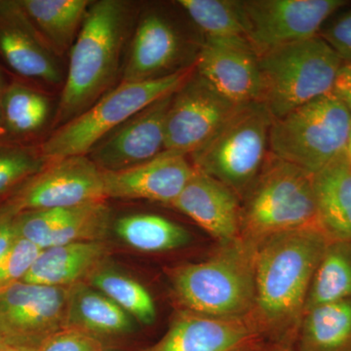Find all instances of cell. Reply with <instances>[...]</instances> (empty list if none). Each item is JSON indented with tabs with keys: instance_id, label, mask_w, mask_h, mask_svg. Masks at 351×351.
<instances>
[{
	"instance_id": "1",
	"label": "cell",
	"mask_w": 351,
	"mask_h": 351,
	"mask_svg": "<svg viewBox=\"0 0 351 351\" xmlns=\"http://www.w3.org/2000/svg\"><path fill=\"white\" fill-rule=\"evenodd\" d=\"M329 239L319 226L274 235L256 247L255 307L250 317L278 346L295 339L315 270Z\"/></svg>"
},
{
	"instance_id": "2",
	"label": "cell",
	"mask_w": 351,
	"mask_h": 351,
	"mask_svg": "<svg viewBox=\"0 0 351 351\" xmlns=\"http://www.w3.org/2000/svg\"><path fill=\"white\" fill-rule=\"evenodd\" d=\"M133 8L123 0L92 2L69 55L53 126L64 125L110 91L130 32Z\"/></svg>"
},
{
	"instance_id": "3",
	"label": "cell",
	"mask_w": 351,
	"mask_h": 351,
	"mask_svg": "<svg viewBox=\"0 0 351 351\" xmlns=\"http://www.w3.org/2000/svg\"><path fill=\"white\" fill-rule=\"evenodd\" d=\"M255 254L256 246L239 239L204 262L178 267L172 274L178 300L193 313L249 317L255 307Z\"/></svg>"
},
{
	"instance_id": "4",
	"label": "cell",
	"mask_w": 351,
	"mask_h": 351,
	"mask_svg": "<svg viewBox=\"0 0 351 351\" xmlns=\"http://www.w3.org/2000/svg\"><path fill=\"white\" fill-rule=\"evenodd\" d=\"M313 226V175L270 154L242 199L240 239L257 247L274 235Z\"/></svg>"
},
{
	"instance_id": "5",
	"label": "cell",
	"mask_w": 351,
	"mask_h": 351,
	"mask_svg": "<svg viewBox=\"0 0 351 351\" xmlns=\"http://www.w3.org/2000/svg\"><path fill=\"white\" fill-rule=\"evenodd\" d=\"M262 103L274 119L332 91L343 62L320 36L258 55Z\"/></svg>"
},
{
	"instance_id": "6",
	"label": "cell",
	"mask_w": 351,
	"mask_h": 351,
	"mask_svg": "<svg viewBox=\"0 0 351 351\" xmlns=\"http://www.w3.org/2000/svg\"><path fill=\"white\" fill-rule=\"evenodd\" d=\"M195 64L149 82H121L80 117L55 129L39 145L47 161L87 156L99 142L136 113L175 93L195 73Z\"/></svg>"
},
{
	"instance_id": "7",
	"label": "cell",
	"mask_w": 351,
	"mask_h": 351,
	"mask_svg": "<svg viewBox=\"0 0 351 351\" xmlns=\"http://www.w3.org/2000/svg\"><path fill=\"white\" fill-rule=\"evenodd\" d=\"M274 117L262 101L240 105L209 141L191 154L193 167L243 199L270 154Z\"/></svg>"
},
{
	"instance_id": "8",
	"label": "cell",
	"mask_w": 351,
	"mask_h": 351,
	"mask_svg": "<svg viewBox=\"0 0 351 351\" xmlns=\"http://www.w3.org/2000/svg\"><path fill=\"white\" fill-rule=\"evenodd\" d=\"M350 130L351 112L331 91L274 119L269 152L314 175L346 152Z\"/></svg>"
},
{
	"instance_id": "9",
	"label": "cell",
	"mask_w": 351,
	"mask_h": 351,
	"mask_svg": "<svg viewBox=\"0 0 351 351\" xmlns=\"http://www.w3.org/2000/svg\"><path fill=\"white\" fill-rule=\"evenodd\" d=\"M71 287L19 282L0 291V334L7 346L38 350L66 328Z\"/></svg>"
},
{
	"instance_id": "10",
	"label": "cell",
	"mask_w": 351,
	"mask_h": 351,
	"mask_svg": "<svg viewBox=\"0 0 351 351\" xmlns=\"http://www.w3.org/2000/svg\"><path fill=\"white\" fill-rule=\"evenodd\" d=\"M345 0H245L246 38L257 55L319 36L322 25Z\"/></svg>"
},
{
	"instance_id": "11",
	"label": "cell",
	"mask_w": 351,
	"mask_h": 351,
	"mask_svg": "<svg viewBox=\"0 0 351 351\" xmlns=\"http://www.w3.org/2000/svg\"><path fill=\"white\" fill-rule=\"evenodd\" d=\"M106 199L103 172L89 156H76L49 161L4 204L19 214Z\"/></svg>"
},
{
	"instance_id": "12",
	"label": "cell",
	"mask_w": 351,
	"mask_h": 351,
	"mask_svg": "<svg viewBox=\"0 0 351 351\" xmlns=\"http://www.w3.org/2000/svg\"><path fill=\"white\" fill-rule=\"evenodd\" d=\"M240 105L195 73L173 94L165 123V151L191 154L206 144Z\"/></svg>"
},
{
	"instance_id": "13",
	"label": "cell",
	"mask_w": 351,
	"mask_h": 351,
	"mask_svg": "<svg viewBox=\"0 0 351 351\" xmlns=\"http://www.w3.org/2000/svg\"><path fill=\"white\" fill-rule=\"evenodd\" d=\"M173 94L154 101L101 138L87 154L97 167L103 172L128 170L165 151L166 117Z\"/></svg>"
},
{
	"instance_id": "14",
	"label": "cell",
	"mask_w": 351,
	"mask_h": 351,
	"mask_svg": "<svg viewBox=\"0 0 351 351\" xmlns=\"http://www.w3.org/2000/svg\"><path fill=\"white\" fill-rule=\"evenodd\" d=\"M193 64L198 75L237 105L262 100L258 55L247 39H205Z\"/></svg>"
},
{
	"instance_id": "15",
	"label": "cell",
	"mask_w": 351,
	"mask_h": 351,
	"mask_svg": "<svg viewBox=\"0 0 351 351\" xmlns=\"http://www.w3.org/2000/svg\"><path fill=\"white\" fill-rule=\"evenodd\" d=\"M56 56L18 0H0V60L15 77L59 84L62 73Z\"/></svg>"
},
{
	"instance_id": "16",
	"label": "cell",
	"mask_w": 351,
	"mask_h": 351,
	"mask_svg": "<svg viewBox=\"0 0 351 351\" xmlns=\"http://www.w3.org/2000/svg\"><path fill=\"white\" fill-rule=\"evenodd\" d=\"M110 221V208L106 200L23 212L15 216L19 237L43 250L75 242L101 241L107 235Z\"/></svg>"
},
{
	"instance_id": "17",
	"label": "cell",
	"mask_w": 351,
	"mask_h": 351,
	"mask_svg": "<svg viewBox=\"0 0 351 351\" xmlns=\"http://www.w3.org/2000/svg\"><path fill=\"white\" fill-rule=\"evenodd\" d=\"M262 338L250 316L218 317L186 311L145 351H245L257 348Z\"/></svg>"
},
{
	"instance_id": "18",
	"label": "cell",
	"mask_w": 351,
	"mask_h": 351,
	"mask_svg": "<svg viewBox=\"0 0 351 351\" xmlns=\"http://www.w3.org/2000/svg\"><path fill=\"white\" fill-rule=\"evenodd\" d=\"M184 43L180 32L164 14L151 11L141 16L134 31L122 82H149L181 68Z\"/></svg>"
},
{
	"instance_id": "19",
	"label": "cell",
	"mask_w": 351,
	"mask_h": 351,
	"mask_svg": "<svg viewBox=\"0 0 351 351\" xmlns=\"http://www.w3.org/2000/svg\"><path fill=\"white\" fill-rule=\"evenodd\" d=\"M195 172L186 156L164 151L137 167L103 172L106 198L145 199L170 206Z\"/></svg>"
},
{
	"instance_id": "20",
	"label": "cell",
	"mask_w": 351,
	"mask_h": 351,
	"mask_svg": "<svg viewBox=\"0 0 351 351\" xmlns=\"http://www.w3.org/2000/svg\"><path fill=\"white\" fill-rule=\"evenodd\" d=\"M186 215L219 243L240 239L242 201L223 182L195 170L170 205Z\"/></svg>"
},
{
	"instance_id": "21",
	"label": "cell",
	"mask_w": 351,
	"mask_h": 351,
	"mask_svg": "<svg viewBox=\"0 0 351 351\" xmlns=\"http://www.w3.org/2000/svg\"><path fill=\"white\" fill-rule=\"evenodd\" d=\"M108 255V245L104 240L49 247L40 252L22 282L71 287L88 280Z\"/></svg>"
},
{
	"instance_id": "22",
	"label": "cell",
	"mask_w": 351,
	"mask_h": 351,
	"mask_svg": "<svg viewBox=\"0 0 351 351\" xmlns=\"http://www.w3.org/2000/svg\"><path fill=\"white\" fill-rule=\"evenodd\" d=\"M317 223L330 240H351V161L346 152L313 175Z\"/></svg>"
},
{
	"instance_id": "23",
	"label": "cell",
	"mask_w": 351,
	"mask_h": 351,
	"mask_svg": "<svg viewBox=\"0 0 351 351\" xmlns=\"http://www.w3.org/2000/svg\"><path fill=\"white\" fill-rule=\"evenodd\" d=\"M52 112L49 97L31 83L9 80L2 101V123L5 142L34 145L47 125Z\"/></svg>"
},
{
	"instance_id": "24",
	"label": "cell",
	"mask_w": 351,
	"mask_h": 351,
	"mask_svg": "<svg viewBox=\"0 0 351 351\" xmlns=\"http://www.w3.org/2000/svg\"><path fill=\"white\" fill-rule=\"evenodd\" d=\"M27 19L57 56L75 43L89 6L88 0H18Z\"/></svg>"
},
{
	"instance_id": "25",
	"label": "cell",
	"mask_w": 351,
	"mask_h": 351,
	"mask_svg": "<svg viewBox=\"0 0 351 351\" xmlns=\"http://www.w3.org/2000/svg\"><path fill=\"white\" fill-rule=\"evenodd\" d=\"M66 328L92 336H117L130 332L131 316L100 291L82 282L71 286Z\"/></svg>"
},
{
	"instance_id": "26",
	"label": "cell",
	"mask_w": 351,
	"mask_h": 351,
	"mask_svg": "<svg viewBox=\"0 0 351 351\" xmlns=\"http://www.w3.org/2000/svg\"><path fill=\"white\" fill-rule=\"evenodd\" d=\"M295 341L298 351H351V300L306 311Z\"/></svg>"
},
{
	"instance_id": "27",
	"label": "cell",
	"mask_w": 351,
	"mask_h": 351,
	"mask_svg": "<svg viewBox=\"0 0 351 351\" xmlns=\"http://www.w3.org/2000/svg\"><path fill=\"white\" fill-rule=\"evenodd\" d=\"M351 300V240H330L314 274L306 313L321 304Z\"/></svg>"
},
{
	"instance_id": "28",
	"label": "cell",
	"mask_w": 351,
	"mask_h": 351,
	"mask_svg": "<svg viewBox=\"0 0 351 351\" xmlns=\"http://www.w3.org/2000/svg\"><path fill=\"white\" fill-rule=\"evenodd\" d=\"M115 232L132 248L152 253L181 248L191 240L186 228L154 214L122 217L115 223Z\"/></svg>"
},
{
	"instance_id": "29",
	"label": "cell",
	"mask_w": 351,
	"mask_h": 351,
	"mask_svg": "<svg viewBox=\"0 0 351 351\" xmlns=\"http://www.w3.org/2000/svg\"><path fill=\"white\" fill-rule=\"evenodd\" d=\"M178 4L204 34L205 39H247L242 1L179 0Z\"/></svg>"
},
{
	"instance_id": "30",
	"label": "cell",
	"mask_w": 351,
	"mask_h": 351,
	"mask_svg": "<svg viewBox=\"0 0 351 351\" xmlns=\"http://www.w3.org/2000/svg\"><path fill=\"white\" fill-rule=\"evenodd\" d=\"M88 284L100 291L131 317L144 324L156 318V307L149 291L138 281L114 270L98 269L88 278Z\"/></svg>"
},
{
	"instance_id": "31",
	"label": "cell",
	"mask_w": 351,
	"mask_h": 351,
	"mask_svg": "<svg viewBox=\"0 0 351 351\" xmlns=\"http://www.w3.org/2000/svg\"><path fill=\"white\" fill-rule=\"evenodd\" d=\"M48 162L39 145L0 142V205Z\"/></svg>"
},
{
	"instance_id": "32",
	"label": "cell",
	"mask_w": 351,
	"mask_h": 351,
	"mask_svg": "<svg viewBox=\"0 0 351 351\" xmlns=\"http://www.w3.org/2000/svg\"><path fill=\"white\" fill-rule=\"evenodd\" d=\"M43 249L29 240L18 239L0 257V291L22 282Z\"/></svg>"
},
{
	"instance_id": "33",
	"label": "cell",
	"mask_w": 351,
	"mask_h": 351,
	"mask_svg": "<svg viewBox=\"0 0 351 351\" xmlns=\"http://www.w3.org/2000/svg\"><path fill=\"white\" fill-rule=\"evenodd\" d=\"M38 351H103V343L87 332L64 328L45 339Z\"/></svg>"
},
{
	"instance_id": "34",
	"label": "cell",
	"mask_w": 351,
	"mask_h": 351,
	"mask_svg": "<svg viewBox=\"0 0 351 351\" xmlns=\"http://www.w3.org/2000/svg\"><path fill=\"white\" fill-rule=\"evenodd\" d=\"M319 36L334 49L343 63L351 62V10L341 14Z\"/></svg>"
},
{
	"instance_id": "35",
	"label": "cell",
	"mask_w": 351,
	"mask_h": 351,
	"mask_svg": "<svg viewBox=\"0 0 351 351\" xmlns=\"http://www.w3.org/2000/svg\"><path fill=\"white\" fill-rule=\"evenodd\" d=\"M6 204L0 205V257L19 239L15 226V216Z\"/></svg>"
},
{
	"instance_id": "36",
	"label": "cell",
	"mask_w": 351,
	"mask_h": 351,
	"mask_svg": "<svg viewBox=\"0 0 351 351\" xmlns=\"http://www.w3.org/2000/svg\"><path fill=\"white\" fill-rule=\"evenodd\" d=\"M332 92L351 112V62L343 63L339 69Z\"/></svg>"
},
{
	"instance_id": "37",
	"label": "cell",
	"mask_w": 351,
	"mask_h": 351,
	"mask_svg": "<svg viewBox=\"0 0 351 351\" xmlns=\"http://www.w3.org/2000/svg\"><path fill=\"white\" fill-rule=\"evenodd\" d=\"M8 80H6L4 76L3 71L0 68V142H5V135H4L3 123H2V101H3L4 93Z\"/></svg>"
},
{
	"instance_id": "38",
	"label": "cell",
	"mask_w": 351,
	"mask_h": 351,
	"mask_svg": "<svg viewBox=\"0 0 351 351\" xmlns=\"http://www.w3.org/2000/svg\"><path fill=\"white\" fill-rule=\"evenodd\" d=\"M3 351H38L36 348H13V346H7Z\"/></svg>"
},
{
	"instance_id": "39",
	"label": "cell",
	"mask_w": 351,
	"mask_h": 351,
	"mask_svg": "<svg viewBox=\"0 0 351 351\" xmlns=\"http://www.w3.org/2000/svg\"><path fill=\"white\" fill-rule=\"evenodd\" d=\"M274 351H298L295 348H291L290 346H278Z\"/></svg>"
},
{
	"instance_id": "40",
	"label": "cell",
	"mask_w": 351,
	"mask_h": 351,
	"mask_svg": "<svg viewBox=\"0 0 351 351\" xmlns=\"http://www.w3.org/2000/svg\"><path fill=\"white\" fill-rule=\"evenodd\" d=\"M346 154L350 157L351 161V130L350 134V138H348V147H346Z\"/></svg>"
},
{
	"instance_id": "41",
	"label": "cell",
	"mask_w": 351,
	"mask_h": 351,
	"mask_svg": "<svg viewBox=\"0 0 351 351\" xmlns=\"http://www.w3.org/2000/svg\"><path fill=\"white\" fill-rule=\"evenodd\" d=\"M7 348V345L5 341H4L3 338H2L1 334H0V351H3Z\"/></svg>"
},
{
	"instance_id": "42",
	"label": "cell",
	"mask_w": 351,
	"mask_h": 351,
	"mask_svg": "<svg viewBox=\"0 0 351 351\" xmlns=\"http://www.w3.org/2000/svg\"><path fill=\"white\" fill-rule=\"evenodd\" d=\"M245 351H257V348H253V350H248Z\"/></svg>"
}]
</instances>
